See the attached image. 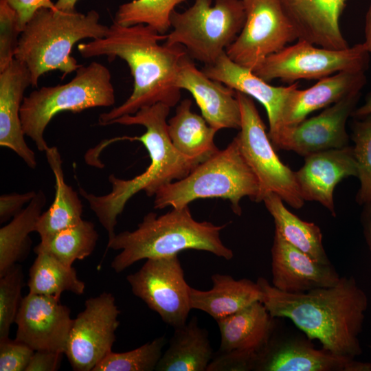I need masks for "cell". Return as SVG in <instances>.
<instances>
[{"instance_id":"obj_1","label":"cell","mask_w":371,"mask_h":371,"mask_svg":"<svg viewBox=\"0 0 371 371\" xmlns=\"http://www.w3.org/2000/svg\"><path fill=\"white\" fill-rule=\"evenodd\" d=\"M166 38V34L144 24L124 26L113 21L105 36L78 45L85 58L106 56L111 61L115 58L124 60L133 78L131 95L120 106L101 113L99 125H109L120 117L157 103L170 107L179 103L181 90L176 87L175 79L187 52L180 45L161 44Z\"/></svg>"},{"instance_id":"obj_2","label":"cell","mask_w":371,"mask_h":371,"mask_svg":"<svg viewBox=\"0 0 371 371\" xmlns=\"http://www.w3.org/2000/svg\"><path fill=\"white\" fill-rule=\"evenodd\" d=\"M261 302L274 318H288L310 339L338 355L355 358L362 353V331L368 298L352 276L341 277L329 287L286 293L265 278L257 280Z\"/></svg>"},{"instance_id":"obj_3","label":"cell","mask_w":371,"mask_h":371,"mask_svg":"<svg viewBox=\"0 0 371 371\" xmlns=\"http://www.w3.org/2000/svg\"><path fill=\"white\" fill-rule=\"evenodd\" d=\"M170 108L164 103L145 106L132 115L113 120L110 125H142L146 131L141 136L122 137L142 142L148 152L150 163L142 174L130 179H122L111 174L109 181L111 190L104 195H95L79 188L80 194L108 234V240L116 234L117 216L127 201L139 191L155 196L161 186L186 177L199 163L180 153L173 146L168 132L167 117Z\"/></svg>"},{"instance_id":"obj_4","label":"cell","mask_w":371,"mask_h":371,"mask_svg":"<svg viewBox=\"0 0 371 371\" xmlns=\"http://www.w3.org/2000/svg\"><path fill=\"white\" fill-rule=\"evenodd\" d=\"M227 224L197 221L188 205L172 208L164 214H146L137 228L124 231L108 240L107 247L120 250L111 266L120 273L137 261L178 254L186 249L205 251L231 260L234 252L221 239Z\"/></svg>"},{"instance_id":"obj_5","label":"cell","mask_w":371,"mask_h":371,"mask_svg":"<svg viewBox=\"0 0 371 371\" xmlns=\"http://www.w3.org/2000/svg\"><path fill=\"white\" fill-rule=\"evenodd\" d=\"M99 20L95 10L84 14L38 10L23 29L14 56L27 67L32 86L37 87L40 77L50 71L59 70L65 76L80 67L71 56V49L82 39L105 36L109 27Z\"/></svg>"},{"instance_id":"obj_6","label":"cell","mask_w":371,"mask_h":371,"mask_svg":"<svg viewBox=\"0 0 371 371\" xmlns=\"http://www.w3.org/2000/svg\"><path fill=\"white\" fill-rule=\"evenodd\" d=\"M154 208H180L199 199L221 198L241 215L243 197L262 201L259 181L245 160L236 139L197 164L184 178L167 183L156 192Z\"/></svg>"},{"instance_id":"obj_7","label":"cell","mask_w":371,"mask_h":371,"mask_svg":"<svg viewBox=\"0 0 371 371\" xmlns=\"http://www.w3.org/2000/svg\"><path fill=\"white\" fill-rule=\"evenodd\" d=\"M115 102L109 69L93 61L79 67L69 82L43 87L25 96L20 110L23 131L39 151L45 152L49 146L44 132L56 115L63 111L79 113L94 107L111 106Z\"/></svg>"},{"instance_id":"obj_8","label":"cell","mask_w":371,"mask_h":371,"mask_svg":"<svg viewBox=\"0 0 371 371\" xmlns=\"http://www.w3.org/2000/svg\"><path fill=\"white\" fill-rule=\"evenodd\" d=\"M245 21L243 0H194L186 10L173 12L165 43L180 45L193 60L212 65L234 41Z\"/></svg>"},{"instance_id":"obj_9","label":"cell","mask_w":371,"mask_h":371,"mask_svg":"<svg viewBox=\"0 0 371 371\" xmlns=\"http://www.w3.org/2000/svg\"><path fill=\"white\" fill-rule=\"evenodd\" d=\"M236 95L241 124L235 138L259 181L262 201L267 194L273 192L293 208H302L305 201L298 190L295 172L276 154L253 98L239 91Z\"/></svg>"},{"instance_id":"obj_10","label":"cell","mask_w":371,"mask_h":371,"mask_svg":"<svg viewBox=\"0 0 371 371\" xmlns=\"http://www.w3.org/2000/svg\"><path fill=\"white\" fill-rule=\"evenodd\" d=\"M369 52L363 43L335 50L297 40L267 56L253 71L269 82L279 79L292 84L299 80H320L342 71H365Z\"/></svg>"},{"instance_id":"obj_11","label":"cell","mask_w":371,"mask_h":371,"mask_svg":"<svg viewBox=\"0 0 371 371\" xmlns=\"http://www.w3.org/2000/svg\"><path fill=\"white\" fill-rule=\"evenodd\" d=\"M245 21L225 54L235 63L254 71L269 56L297 40L281 0H243Z\"/></svg>"},{"instance_id":"obj_12","label":"cell","mask_w":371,"mask_h":371,"mask_svg":"<svg viewBox=\"0 0 371 371\" xmlns=\"http://www.w3.org/2000/svg\"><path fill=\"white\" fill-rule=\"evenodd\" d=\"M126 280L132 293L174 328L187 322L192 308L190 286L186 281L178 254L146 259Z\"/></svg>"},{"instance_id":"obj_13","label":"cell","mask_w":371,"mask_h":371,"mask_svg":"<svg viewBox=\"0 0 371 371\" xmlns=\"http://www.w3.org/2000/svg\"><path fill=\"white\" fill-rule=\"evenodd\" d=\"M120 313L110 293L85 301V309L74 319L65 352L74 370L92 371L112 351Z\"/></svg>"},{"instance_id":"obj_14","label":"cell","mask_w":371,"mask_h":371,"mask_svg":"<svg viewBox=\"0 0 371 371\" xmlns=\"http://www.w3.org/2000/svg\"><path fill=\"white\" fill-rule=\"evenodd\" d=\"M308 339L276 335L257 354L255 371H371V363L317 349Z\"/></svg>"},{"instance_id":"obj_15","label":"cell","mask_w":371,"mask_h":371,"mask_svg":"<svg viewBox=\"0 0 371 371\" xmlns=\"http://www.w3.org/2000/svg\"><path fill=\"white\" fill-rule=\"evenodd\" d=\"M74 319L60 300L28 293L22 297L16 317V339L34 350L65 354Z\"/></svg>"},{"instance_id":"obj_16","label":"cell","mask_w":371,"mask_h":371,"mask_svg":"<svg viewBox=\"0 0 371 371\" xmlns=\"http://www.w3.org/2000/svg\"><path fill=\"white\" fill-rule=\"evenodd\" d=\"M360 91L345 96L319 115L286 128L276 150H291L304 157L311 154L348 146L346 124L359 99Z\"/></svg>"},{"instance_id":"obj_17","label":"cell","mask_w":371,"mask_h":371,"mask_svg":"<svg viewBox=\"0 0 371 371\" xmlns=\"http://www.w3.org/2000/svg\"><path fill=\"white\" fill-rule=\"evenodd\" d=\"M202 70L210 78L256 100L265 107L269 126L268 135L275 147L284 131L285 106L298 82L289 86L271 85L250 69L233 62L225 52L214 63L204 65Z\"/></svg>"},{"instance_id":"obj_18","label":"cell","mask_w":371,"mask_h":371,"mask_svg":"<svg viewBox=\"0 0 371 371\" xmlns=\"http://www.w3.org/2000/svg\"><path fill=\"white\" fill-rule=\"evenodd\" d=\"M175 85L192 94L211 127L217 131L223 128L239 130L241 112L236 91L207 76L188 53L180 61Z\"/></svg>"},{"instance_id":"obj_19","label":"cell","mask_w":371,"mask_h":371,"mask_svg":"<svg viewBox=\"0 0 371 371\" xmlns=\"http://www.w3.org/2000/svg\"><path fill=\"white\" fill-rule=\"evenodd\" d=\"M358 176L353 148L349 146L315 153L304 157V164L295 177L304 201L322 204L335 217L333 192L344 178Z\"/></svg>"},{"instance_id":"obj_20","label":"cell","mask_w":371,"mask_h":371,"mask_svg":"<svg viewBox=\"0 0 371 371\" xmlns=\"http://www.w3.org/2000/svg\"><path fill=\"white\" fill-rule=\"evenodd\" d=\"M272 285L286 293H304L332 286L341 276L331 263L324 264L295 247L275 230L271 247Z\"/></svg>"},{"instance_id":"obj_21","label":"cell","mask_w":371,"mask_h":371,"mask_svg":"<svg viewBox=\"0 0 371 371\" xmlns=\"http://www.w3.org/2000/svg\"><path fill=\"white\" fill-rule=\"evenodd\" d=\"M297 40L340 50L349 47L339 27L347 0H281Z\"/></svg>"},{"instance_id":"obj_22","label":"cell","mask_w":371,"mask_h":371,"mask_svg":"<svg viewBox=\"0 0 371 371\" xmlns=\"http://www.w3.org/2000/svg\"><path fill=\"white\" fill-rule=\"evenodd\" d=\"M32 85L27 67L14 59L0 71V146L14 151L27 166H37L35 153L26 144L20 117L25 89Z\"/></svg>"},{"instance_id":"obj_23","label":"cell","mask_w":371,"mask_h":371,"mask_svg":"<svg viewBox=\"0 0 371 371\" xmlns=\"http://www.w3.org/2000/svg\"><path fill=\"white\" fill-rule=\"evenodd\" d=\"M364 72L342 71L319 80L308 89L300 90L296 87L284 110V130L298 124L311 113L325 109L350 93L360 91L366 82Z\"/></svg>"},{"instance_id":"obj_24","label":"cell","mask_w":371,"mask_h":371,"mask_svg":"<svg viewBox=\"0 0 371 371\" xmlns=\"http://www.w3.org/2000/svg\"><path fill=\"white\" fill-rule=\"evenodd\" d=\"M275 319L257 301L238 312L216 321L221 333L220 352L258 353L275 332Z\"/></svg>"},{"instance_id":"obj_25","label":"cell","mask_w":371,"mask_h":371,"mask_svg":"<svg viewBox=\"0 0 371 371\" xmlns=\"http://www.w3.org/2000/svg\"><path fill=\"white\" fill-rule=\"evenodd\" d=\"M212 288L201 291L190 287L192 309L202 311L215 320L226 317L257 301L263 293L256 282L243 278L236 280L227 274L212 275Z\"/></svg>"},{"instance_id":"obj_26","label":"cell","mask_w":371,"mask_h":371,"mask_svg":"<svg viewBox=\"0 0 371 371\" xmlns=\"http://www.w3.org/2000/svg\"><path fill=\"white\" fill-rule=\"evenodd\" d=\"M214 354L208 332L199 326L196 317L175 328L168 349L162 354L157 371H207Z\"/></svg>"},{"instance_id":"obj_27","label":"cell","mask_w":371,"mask_h":371,"mask_svg":"<svg viewBox=\"0 0 371 371\" xmlns=\"http://www.w3.org/2000/svg\"><path fill=\"white\" fill-rule=\"evenodd\" d=\"M45 153L55 178V196L49 208L41 214L36 224V232L41 240L82 220V204L78 193L65 183L58 148L49 146Z\"/></svg>"},{"instance_id":"obj_28","label":"cell","mask_w":371,"mask_h":371,"mask_svg":"<svg viewBox=\"0 0 371 371\" xmlns=\"http://www.w3.org/2000/svg\"><path fill=\"white\" fill-rule=\"evenodd\" d=\"M192 101L183 100L168 121V132L174 147L184 156L199 163L219 149L214 144L216 130L192 111Z\"/></svg>"},{"instance_id":"obj_29","label":"cell","mask_w":371,"mask_h":371,"mask_svg":"<svg viewBox=\"0 0 371 371\" xmlns=\"http://www.w3.org/2000/svg\"><path fill=\"white\" fill-rule=\"evenodd\" d=\"M262 201L273 218L275 230L288 243L318 262L330 263L322 243V234L317 225L293 214L275 193L267 194Z\"/></svg>"},{"instance_id":"obj_30","label":"cell","mask_w":371,"mask_h":371,"mask_svg":"<svg viewBox=\"0 0 371 371\" xmlns=\"http://www.w3.org/2000/svg\"><path fill=\"white\" fill-rule=\"evenodd\" d=\"M46 202L45 193L38 190L27 205L0 229V277L27 254L30 245L29 234L36 232Z\"/></svg>"},{"instance_id":"obj_31","label":"cell","mask_w":371,"mask_h":371,"mask_svg":"<svg viewBox=\"0 0 371 371\" xmlns=\"http://www.w3.org/2000/svg\"><path fill=\"white\" fill-rule=\"evenodd\" d=\"M27 286L29 293L59 300L65 291L82 295L85 289V283L78 279L72 266L66 265L44 252L36 254L30 268Z\"/></svg>"},{"instance_id":"obj_32","label":"cell","mask_w":371,"mask_h":371,"mask_svg":"<svg viewBox=\"0 0 371 371\" xmlns=\"http://www.w3.org/2000/svg\"><path fill=\"white\" fill-rule=\"evenodd\" d=\"M98 239L94 224L82 219L79 223L41 240L34 251L36 254L47 253L65 265L72 266L76 260H83L91 255Z\"/></svg>"},{"instance_id":"obj_33","label":"cell","mask_w":371,"mask_h":371,"mask_svg":"<svg viewBox=\"0 0 371 371\" xmlns=\"http://www.w3.org/2000/svg\"><path fill=\"white\" fill-rule=\"evenodd\" d=\"M186 0H133L121 4L113 21L124 26L144 24L161 34L171 29L175 8Z\"/></svg>"},{"instance_id":"obj_34","label":"cell","mask_w":371,"mask_h":371,"mask_svg":"<svg viewBox=\"0 0 371 371\" xmlns=\"http://www.w3.org/2000/svg\"><path fill=\"white\" fill-rule=\"evenodd\" d=\"M166 343L164 335L124 352L111 351L92 371H153L162 355Z\"/></svg>"},{"instance_id":"obj_35","label":"cell","mask_w":371,"mask_h":371,"mask_svg":"<svg viewBox=\"0 0 371 371\" xmlns=\"http://www.w3.org/2000/svg\"><path fill=\"white\" fill-rule=\"evenodd\" d=\"M362 118L354 121L351 135L360 181L356 201L360 205L371 201V116Z\"/></svg>"},{"instance_id":"obj_36","label":"cell","mask_w":371,"mask_h":371,"mask_svg":"<svg viewBox=\"0 0 371 371\" xmlns=\"http://www.w3.org/2000/svg\"><path fill=\"white\" fill-rule=\"evenodd\" d=\"M23 284L22 267L17 263L0 277V341L9 338L22 300Z\"/></svg>"},{"instance_id":"obj_37","label":"cell","mask_w":371,"mask_h":371,"mask_svg":"<svg viewBox=\"0 0 371 371\" xmlns=\"http://www.w3.org/2000/svg\"><path fill=\"white\" fill-rule=\"evenodd\" d=\"M21 32L17 12L8 2L0 0V71L14 59Z\"/></svg>"},{"instance_id":"obj_38","label":"cell","mask_w":371,"mask_h":371,"mask_svg":"<svg viewBox=\"0 0 371 371\" xmlns=\"http://www.w3.org/2000/svg\"><path fill=\"white\" fill-rule=\"evenodd\" d=\"M34 352L29 346L16 339L0 341V370L26 371Z\"/></svg>"},{"instance_id":"obj_39","label":"cell","mask_w":371,"mask_h":371,"mask_svg":"<svg viewBox=\"0 0 371 371\" xmlns=\"http://www.w3.org/2000/svg\"><path fill=\"white\" fill-rule=\"evenodd\" d=\"M257 354L240 350L218 351L214 355L207 371L254 370Z\"/></svg>"},{"instance_id":"obj_40","label":"cell","mask_w":371,"mask_h":371,"mask_svg":"<svg viewBox=\"0 0 371 371\" xmlns=\"http://www.w3.org/2000/svg\"><path fill=\"white\" fill-rule=\"evenodd\" d=\"M36 191L23 194L11 193L0 196V222L3 223L15 216L25 203H29L36 195Z\"/></svg>"},{"instance_id":"obj_41","label":"cell","mask_w":371,"mask_h":371,"mask_svg":"<svg viewBox=\"0 0 371 371\" xmlns=\"http://www.w3.org/2000/svg\"><path fill=\"white\" fill-rule=\"evenodd\" d=\"M8 2L18 13L21 30L27 22L39 9L46 8L58 10L52 0H4Z\"/></svg>"},{"instance_id":"obj_42","label":"cell","mask_w":371,"mask_h":371,"mask_svg":"<svg viewBox=\"0 0 371 371\" xmlns=\"http://www.w3.org/2000/svg\"><path fill=\"white\" fill-rule=\"evenodd\" d=\"M63 355V353L54 351L34 350L26 371L58 370Z\"/></svg>"},{"instance_id":"obj_43","label":"cell","mask_w":371,"mask_h":371,"mask_svg":"<svg viewBox=\"0 0 371 371\" xmlns=\"http://www.w3.org/2000/svg\"><path fill=\"white\" fill-rule=\"evenodd\" d=\"M365 41L363 43L366 49L371 53V3L366 15ZM371 115V95L369 96L363 105L354 110L352 116L362 118Z\"/></svg>"},{"instance_id":"obj_44","label":"cell","mask_w":371,"mask_h":371,"mask_svg":"<svg viewBox=\"0 0 371 371\" xmlns=\"http://www.w3.org/2000/svg\"><path fill=\"white\" fill-rule=\"evenodd\" d=\"M361 221L366 242L371 252V201L363 205Z\"/></svg>"},{"instance_id":"obj_45","label":"cell","mask_w":371,"mask_h":371,"mask_svg":"<svg viewBox=\"0 0 371 371\" xmlns=\"http://www.w3.org/2000/svg\"><path fill=\"white\" fill-rule=\"evenodd\" d=\"M78 0H57L55 3L56 8L63 12L76 11V4Z\"/></svg>"}]
</instances>
